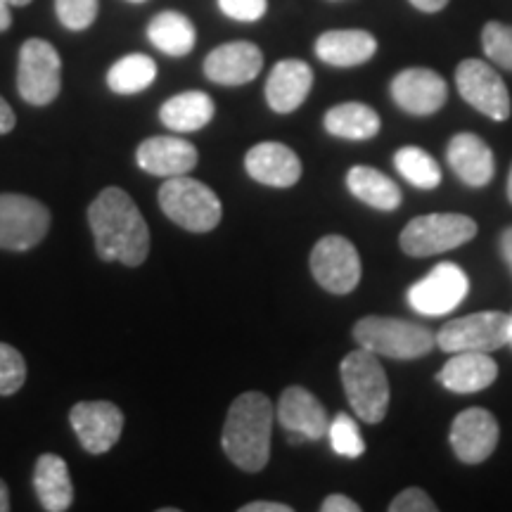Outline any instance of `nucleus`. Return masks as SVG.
Returning <instances> with one entry per match:
<instances>
[{
	"label": "nucleus",
	"mask_w": 512,
	"mask_h": 512,
	"mask_svg": "<svg viewBox=\"0 0 512 512\" xmlns=\"http://www.w3.org/2000/svg\"><path fill=\"white\" fill-rule=\"evenodd\" d=\"M88 226L102 261H121L136 268L150 254V228L126 190H102L88 207Z\"/></svg>",
	"instance_id": "1"
},
{
	"label": "nucleus",
	"mask_w": 512,
	"mask_h": 512,
	"mask_svg": "<svg viewBox=\"0 0 512 512\" xmlns=\"http://www.w3.org/2000/svg\"><path fill=\"white\" fill-rule=\"evenodd\" d=\"M275 408L261 392L240 394L228 408L221 446L240 470L259 472L271 458V432Z\"/></svg>",
	"instance_id": "2"
},
{
	"label": "nucleus",
	"mask_w": 512,
	"mask_h": 512,
	"mask_svg": "<svg viewBox=\"0 0 512 512\" xmlns=\"http://www.w3.org/2000/svg\"><path fill=\"white\" fill-rule=\"evenodd\" d=\"M354 339L358 347L373 351L375 356L413 361L427 356L437 347V335L418 323L401 318L366 316L354 325Z\"/></svg>",
	"instance_id": "3"
},
{
	"label": "nucleus",
	"mask_w": 512,
	"mask_h": 512,
	"mask_svg": "<svg viewBox=\"0 0 512 512\" xmlns=\"http://www.w3.org/2000/svg\"><path fill=\"white\" fill-rule=\"evenodd\" d=\"M344 394H347L349 406L354 413L368 425H377L384 420L389 408V380L380 358L373 351L358 347V351L344 358L339 366Z\"/></svg>",
	"instance_id": "4"
},
{
	"label": "nucleus",
	"mask_w": 512,
	"mask_h": 512,
	"mask_svg": "<svg viewBox=\"0 0 512 512\" xmlns=\"http://www.w3.org/2000/svg\"><path fill=\"white\" fill-rule=\"evenodd\" d=\"M159 207L164 216L190 233H209L221 223L219 195L190 176H176L159 188Z\"/></svg>",
	"instance_id": "5"
},
{
	"label": "nucleus",
	"mask_w": 512,
	"mask_h": 512,
	"mask_svg": "<svg viewBox=\"0 0 512 512\" xmlns=\"http://www.w3.org/2000/svg\"><path fill=\"white\" fill-rule=\"evenodd\" d=\"M62 60L53 43L46 38H29L19 48L17 91L24 102L46 107L60 95Z\"/></svg>",
	"instance_id": "6"
},
{
	"label": "nucleus",
	"mask_w": 512,
	"mask_h": 512,
	"mask_svg": "<svg viewBox=\"0 0 512 512\" xmlns=\"http://www.w3.org/2000/svg\"><path fill=\"white\" fill-rule=\"evenodd\" d=\"M477 235L475 219L465 214H425L403 228L401 249L408 256H437L451 252Z\"/></svg>",
	"instance_id": "7"
},
{
	"label": "nucleus",
	"mask_w": 512,
	"mask_h": 512,
	"mask_svg": "<svg viewBox=\"0 0 512 512\" xmlns=\"http://www.w3.org/2000/svg\"><path fill=\"white\" fill-rule=\"evenodd\" d=\"M510 339V313L479 311L472 316L448 320L437 332V347L448 354L458 351H496Z\"/></svg>",
	"instance_id": "8"
},
{
	"label": "nucleus",
	"mask_w": 512,
	"mask_h": 512,
	"mask_svg": "<svg viewBox=\"0 0 512 512\" xmlns=\"http://www.w3.org/2000/svg\"><path fill=\"white\" fill-rule=\"evenodd\" d=\"M50 228V211L34 197L0 195V249L27 252L41 245Z\"/></svg>",
	"instance_id": "9"
},
{
	"label": "nucleus",
	"mask_w": 512,
	"mask_h": 512,
	"mask_svg": "<svg viewBox=\"0 0 512 512\" xmlns=\"http://www.w3.org/2000/svg\"><path fill=\"white\" fill-rule=\"evenodd\" d=\"M467 292H470V280H467L463 268L444 261L408 290V304L422 316L439 318L458 309Z\"/></svg>",
	"instance_id": "10"
},
{
	"label": "nucleus",
	"mask_w": 512,
	"mask_h": 512,
	"mask_svg": "<svg viewBox=\"0 0 512 512\" xmlns=\"http://www.w3.org/2000/svg\"><path fill=\"white\" fill-rule=\"evenodd\" d=\"M311 273L323 290L349 294L361 280V256L342 235H325L311 252Z\"/></svg>",
	"instance_id": "11"
},
{
	"label": "nucleus",
	"mask_w": 512,
	"mask_h": 512,
	"mask_svg": "<svg viewBox=\"0 0 512 512\" xmlns=\"http://www.w3.org/2000/svg\"><path fill=\"white\" fill-rule=\"evenodd\" d=\"M456 86L467 105L475 107L484 117L505 121L510 117V93L501 74L482 60H463L456 69Z\"/></svg>",
	"instance_id": "12"
},
{
	"label": "nucleus",
	"mask_w": 512,
	"mask_h": 512,
	"mask_svg": "<svg viewBox=\"0 0 512 512\" xmlns=\"http://www.w3.org/2000/svg\"><path fill=\"white\" fill-rule=\"evenodd\" d=\"M74 434L93 456L107 453L124 432V413L110 401H81L69 411Z\"/></svg>",
	"instance_id": "13"
},
{
	"label": "nucleus",
	"mask_w": 512,
	"mask_h": 512,
	"mask_svg": "<svg viewBox=\"0 0 512 512\" xmlns=\"http://www.w3.org/2000/svg\"><path fill=\"white\" fill-rule=\"evenodd\" d=\"M392 98L413 117H430L446 105L448 86L444 76L425 67H408L394 76Z\"/></svg>",
	"instance_id": "14"
},
{
	"label": "nucleus",
	"mask_w": 512,
	"mask_h": 512,
	"mask_svg": "<svg viewBox=\"0 0 512 512\" xmlns=\"http://www.w3.org/2000/svg\"><path fill=\"white\" fill-rule=\"evenodd\" d=\"M498 446V422L486 408H467L451 425V448L465 465L484 463Z\"/></svg>",
	"instance_id": "15"
},
{
	"label": "nucleus",
	"mask_w": 512,
	"mask_h": 512,
	"mask_svg": "<svg viewBox=\"0 0 512 512\" xmlns=\"http://www.w3.org/2000/svg\"><path fill=\"white\" fill-rule=\"evenodd\" d=\"M264 69V53L252 41H233L214 48L204 60V76L219 86H245Z\"/></svg>",
	"instance_id": "16"
},
{
	"label": "nucleus",
	"mask_w": 512,
	"mask_h": 512,
	"mask_svg": "<svg viewBox=\"0 0 512 512\" xmlns=\"http://www.w3.org/2000/svg\"><path fill=\"white\" fill-rule=\"evenodd\" d=\"M197 147L176 136H155L138 145L136 162L150 176L176 178L188 176L197 166Z\"/></svg>",
	"instance_id": "17"
},
{
	"label": "nucleus",
	"mask_w": 512,
	"mask_h": 512,
	"mask_svg": "<svg viewBox=\"0 0 512 512\" xmlns=\"http://www.w3.org/2000/svg\"><path fill=\"white\" fill-rule=\"evenodd\" d=\"M275 418L287 434H302L306 441H320L330 427L323 403L304 387L285 389L275 408Z\"/></svg>",
	"instance_id": "18"
},
{
	"label": "nucleus",
	"mask_w": 512,
	"mask_h": 512,
	"mask_svg": "<svg viewBox=\"0 0 512 512\" xmlns=\"http://www.w3.org/2000/svg\"><path fill=\"white\" fill-rule=\"evenodd\" d=\"M245 169L256 183L271 185V188H292L302 178V162L297 152L273 140L254 145L247 152Z\"/></svg>",
	"instance_id": "19"
},
{
	"label": "nucleus",
	"mask_w": 512,
	"mask_h": 512,
	"mask_svg": "<svg viewBox=\"0 0 512 512\" xmlns=\"http://www.w3.org/2000/svg\"><path fill=\"white\" fill-rule=\"evenodd\" d=\"M498 363L484 351H458L439 370L441 387L456 394H477L496 382Z\"/></svg>",
	"instance_id": "20"
},
{
	"label": "nucleus",
	"mask_w": 512,
	"mask_h": 512,
	"mask_svg": "<svg viewBox=\"0 0 512 512\" xmlns=\"http://www.w3.org/2000/svg\"><path fill=\"white\" fill-rule=\"evenodd\" d=\"M313 86V69L302 60H280L266 81V102L273 112L290 114L304 105Z\"/></svg>",
	"instance_id": "21"
},
{
	"label": "nucleus",
	"mask_w": 512,
	"mask_h": 512,
	"mask_svg": "<svg viewBox=\"0 0 512 512\" xmlns=\"http://www.w3.org/2000/svg\"><path fill=\"white\" fill-rule=\"evenodd\" d=\"M446 159L453 174L470 188H484L496 174V159L491 147L475 133H458L451 138Z\"/></svg>",
	"instance_id": "22"
},
{
	"label": "nucleus",
	"mask_w": 512,
	"mask_h": 512,
	"mask_svg": "<svg viewBox=\"0 0 512 512\" xmlns=\"http://www.w3.org/2000/svg\"><path fill=\"white\" fill-rule=\"evenodd\" d=\"M377 53V41L373 34L363 29H335L325 31L316 41V55L320 62L330 67H358L373 60Z\"/></svg>",
	"instance_id": "23"
},
{
	"label": "nucleus",
	"mask_w": 512,
	"mask_h": 512,
	"mask_svg": "<svg viewBox=\"0 0 512 512\" xmlns=\"http://www.w3.org/2000/svg\"><path fill=\"white\" fill-rule=\"evenodd\" d=\"M34 489L43 510L64 512L74 501V484L64 458L55 453H43L34 467Z\"/></svg>",
	"instance_id": "24"
},
{
	"label": "nucleus",
	"mask_w": 512,
	"mask_h": 512,
	"mask_svg": "<svg viewBox=\"0 0 512 512\" xmlns=\"http://www.w3.org/2000/svg\"><path fill=\"white\" fill-rule=\"evenodd\" d=\"M211 119H214V100L202 91L178 93L159 110V121L176 133L200 131Z\"/></svg>",
	"instance_id": "25"
},
{
	"label": "nucleus",
	"mask_w": 512,
	"mask_h": 512,
	"mask_svg": "<svg viewBox=\"0 0 512 512\" xmlns=\"http://www.w3.org/2000/svg\"><path fill=\"white\" fill-rule=\"evenodd\" d=\"M147 38L164 55L183 57L192 53V48H195L197 31L195 24L183 12L164 10L150 19V24H147Z\"/></svg>",
	"instance_id": "26"
},
{
	"label": "nucleus",
	"mask_w": 512,
	"mask_h": 512,
	"mask_svg": "<svg viewBox=\"0 0 512 512\" xmlns=\"http://www.w3.org/2000/svg\"><path fill=\"white\" fill-rule=\"evenodd\" d=\"M325 131L342 140H370L380 133V114L363 102H342L328 110L323 119Z\"/></svg>",
	"instance_id": "27"
},
{
	"label": "nucleus",
	"mask_w": 512,
	"mask_h": 512,
	"mask_svg": "<svg viewBox=\"0 0 512 512\" xmlns=\"http://www.w3.org/2000/svg\"><path fill=\"white\" fill-rule=\"evenodd\" d=\"M347 188L356 200L380 211H394L401 207V188L392 178L384 176L373 166H354L347 174Z\"/></svg>",
	"instance_id": "28"
},
{
	"label": "nucleus",
	"mask_w": 512,
	"mask_h": 512,
	"mask_svg": "<svg viewBox=\"0 0 512 512\" xmlns=\"http://www.w3.org/2000/svg\"><path fill=\"white\" fill-rule=\"evenodd\" d=\"M157 79V62L150 55L131 53L121 57L107 72V86L117 95H136Z\"/></svg>",
	"instance_id": "29"
},
{
	"label": "nucleus",
	"mask_w": 512,
	"mask_h": 512,
	"mask_svg": "<svg viewBox=\"0 0 512 512\" xmlns=\"http://www.w3.org/2000/svg\"><path fill=\"white\" fill-rule=\"evenodd\" d=\"M396 171L406 178L408 183L422 190H434L441 183V169L430 152H425L422 147H401L394 155Z\"/></svg>",
	"instance_id": "30"
},
{
	"label": "nucleus",
	"mask_w": 512,
	"mask_h": 512,
	"mask_svg": "<svg viewBox=\"0 0 512 512\" xmlns=\"http://www.w3.org/2000/svg\"><path fill=\"white\" fill-rule=\"evenodd\" d=\"M328 437H330L332 451H335L337 456L356 460L366 453V441H363L361 432H358L356 420L351 418L349 413H339L337 418L330 422Z\"/></svg>",
	"instance_id": "31"
},
{
	"label": "nucleus",
	"mask_w": 512,
	"mask_h": 512,
	"mask_svg": "<svg viewBox=\"0 0 512 512\" xmlns=\"http://www.w3.org/2000/svg\"><path fill=\"white\" fill-rule=\"evenodd\" d=\"M482 48L491 62L512 72V27L503 22H486L482 31Z\"/></svg>",
	"instance_id": "32"
},
{
	"label": "nucleus",
	"mask_w": 512,
	"mask_h": 512,
	"mask_svg": "<svg viewBox=\"0 0 512 512\" xmlns=\"http://www.w3.org/2000/svg\"><path fill=\"white\" fill-rule=\"evenodd\" d=\"M27 382V363L15 347L0 342V396L17 394Z\"/></svg>",
	"instance_id": "33"
},
{
	"label": "nucleus",
	"mask_w": 512,
	"mask_h": 512,
	"mask_svg": "<svg viewBox=\"0 0 512 512\" xmlns=\"http://www.w3.org/2000/svg\"><path fill=\"white\" fill-rule=\"evenodd\" d=\"M55 15L69 31H86L98 17V0H55Z\"/></svg>",
	"instance_id": "34"
},
{
	"label": "nucleus",
	"mask_w": 512,
	"mask_h": 512,
	"mask_svg": "<svg viewBox=\"0 0 512 512\" xmlns=\"http://www.w3.org/2000/svg\"><path fill=\"white\" fill-rule=\"evenodd\" d=\"M219 8L235 22H259L266 15L268 0H219Z\"/></svg>",
	"instance_id": "35"
},
{
	"label": "nucleus",
	"mask_w": 512,
	"mask_h": 512,
	"mask_svg": "<svg viewBox=\"0 0 512 512\" xmlns=\"http://www.w3.org/2000/svg\"><path fill=\"white\" fill-rule=\"evenodd\" d=\"M434 510H437V503H434L425 491L418 489V486H411V489L401 491V494L389 503V512H434Z\"/></svg>",
	"instance_id": "36"
},
{
	"label": "nucleus",
	"mask_w": 512,
	"mask_h": 512,
	"mask_svg": "<svg viewBox=\"0 0 512 512\" xmlns=\"http://www.w3.org/2000/svg\"><path fill=\"white\" fill-rule=\"evenodd\" d=\"M320 510L323 512H358L361 510V505L356 501H351L349 496H342V494H332L325 498L323 503H320Z\"/></svg>",
	"instance_id": "37"
},
{
	"label": "nucleus",
	"mask_w": 512,
	"mask_h": 512,
	"mask_svg": "<svg viewBox=\"0 0 512 512\" xmlns=\"http://www.w3.org/2000/svg\"><path fill=\"white\" fill-rule=\"evenodd\" d=\"M240 512H292L290 505L285 503H275V501H254L242 505Z\"/></svg>",
	"instance_id": "38"
},
{
	"label": "nucleus",
	"mask_w": 512,
	"mask_h": 512,
	"mask_svg": "<svg viewBox=\"0 0 512 512\" xmlns=\"http://www.w3.org/2000/svg\"><path fill=\"white\" fill-rule=\"evenodd\" d=\"M15 124H17L15 112H12V107L8 105V100L0 98V136L10 133L12 128H15Z\"/></svg>",
	"instance_id": "39"
},
{
	"label": "nucleus",
	"mask_w": 512,
	"mask_h": 512,
	"mask_svg": "<svg viewBox=\"0 0 512 512\" xmlns=\"http://www.w3.org/2000/svg\"><path fill=\"white\" fill-rule=\"evenodd\" d=\"M408 3L420 12H441L448 5V0H408Z\"/></svg>",
	"instance_id": "40"
},
{
	"label": "nucleus",
	"mask_w": 512,
	"mask_h": 512,
	"mask_svg": "<svg viewBox=\"0 0 512 512\" xmlns=\"http://www.w3.org/2000/svg\"><path fill=\"white\" fill-rule=\"evenodd\" d=\"M501 254H503L505 264H508L512 271V226L505 228L501 233Z\"/></svg>",
	"instance_id": "41"
},
{
	"label": "nucleus",
	"mask_w": 512,
	"mask_h": 512,
	"mask_svg": "<svg viewBox=\"0 0 512 512\" xmlns=\"http://www.w3.org/2000/svg\"><path fill=\"white\" fill-rule=\"evenodd\" d=\"M12 5L8 3V0H0V34H3V31H8L10 29V24H12Z\"/></svg>",
	"instance_id": "42"
},
{
	"label": "nucleus",
	"mask_w": 512,
	"mask_h": 512,
	"mask_svg": "<svg viewBox=\"0 0 512 512\" xmlns=\"http://www.w3.org/2000/svg\"><path fill=\"white\" fill-rule=\"evenodd\" d=\"M10 510V491H8V484L0 479V512H8Z\"/></svg>",
	"instance_id": "43"
},
{
	"label": "nucleus",
	"mask_w": 512,
	"mask_h": 512,
	"mask_svg": "<svg viewBox=\"0 0 512 512\" xmlns=\"http://www.w3.org/2000/svg\"><path fill=\"white\" fill-rule=\"evenodd\" d=\"M12 8H24V5H29L31 0H8Z\"/></svg>",
	"instance_id": "44"
},
{
	"label": "nucleus",
	"mask_w": 512,
	"mask_h": 512,
	"mask_svg": "<svg viewBox=\"0 0 512 512\" xmlns=\"http://www.w3.org/2000/svg\"><path fill=\"white\" fill-rule=\"evenodd\" d=\"M508 197H510V202H512V169H510V176H508Z\"/></svg>",
	"instance_id": "45"
},
{
	"label": "nucleus",
	"mask_w": 512,
	"mask_h": 512,
	"mask_svg": "<svg viewBox=\"0 0 512 512\" xmlns=\"http://www.w3.org/2000/svg\"><path fill=\"white\" fill-rule=\"evenodd\" d=\"M508 344L512 347V316H510V339H508Z\"/></svg>",
	"instance_id": "46"
},
{
	"label": "nucleus",
	"mask_w": 512,
	"mask_h": 512,
	"mask_svg": "<svg viewBox=\"0 0 512 512\" xmlns=\"http://www.w3.org/2000/svg\"><path fill=\"white\" fill-rule=\"evenodd\" d=\"M128 3H136V5H140V3H147V0H128Z\"/></svg>",
	"instance_id": "47"
}]
</instances>
